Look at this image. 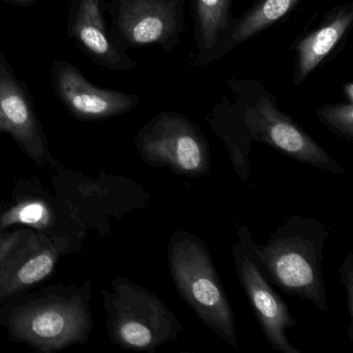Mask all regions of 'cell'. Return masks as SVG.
<instances>
[{
    "mask_svg": "<svg viewBox=\"0 0 353 353\" xmlns=\"http://www.w3.org/2000/svg\"><path fill=\"white\" fill-rule=\"evenodd\" d=\"M52 222L53 214L48 204L41 200H30L17 204L0 216V229L23 224L37 230H46Z\"/></svg>",
    "mask_w": 353,
    "mask_h": 353,
    "instance_id": "2e32d148",
    "label": "cell"
},
{
    "mask_svg": "<svg viewBox=\"0 0 353 353\" xmlns=\"http://www.w3.org/2000/svg\"><path fill=\"white\" fill-rule=\"evenodd\" d=\"M316 117L320 123L339 137L353 142V104L344 102L325 105L316 111Z\"/></svg>",
    "mask_w": 353,
    "mask_h": 353,
    "instance_id": "e0dca14e",
    "label": "cell"
},
{
    "mask_svg": "<svg viewBox=\"0 0 353 353\" xmlns=\"http://www.w3.org/2000/svg\"><path fill=\"white\" fill-rule=\"evenodd\" d=\"M10 328L18 340L44 352H53L84 340L88 314L75 297L36 301L14 312Z\"/></svg>",
    "mask_w": 353,
    "mask_h": 353,
    "instance_id": "ba28073f",
    "label": "cell"
},
{
    "mask_svg": "<svg viewBox=\"0 0 353 353\" xmlns=\"http://www.w3.org/2000/svg\"><path fill=\"white\" fill-rule=\"evenodd\" d=\"M185 0H112V39L123 47L159 46L171 51L181 44Z\"/></svg>",
    "mask_w": 353,
    "mask_h": 353,
    "instance_id": "52a82bcc",
    "label": "cell"
},
{
    "mask_svg": "<svg viewBox=\"0 0 353 353\" xmlns=\"http://www.w3.org/2000/svg\"><path fill=\"white\" fill-rule=\"evenodd\" d=\"M135 143L150 166L167 168L179 176L210 175L212 157L205 135L181 113H159L138 132Z\"/></svg>",
    "mask_w": 353,
    "mask_h": 353,
    "instance_id": "5b68a950",
    "label": "cell"
},
{
    "mask_svg": "<svg viewBox=\"0 0 353 353\" xmlns=\"http://www.w3.org/2000/svg\"><path fill=\"white\" fill-rule=\"evenodd\" d=\"M67 247L65 239L30 232L0 268V303L46 279Z\"/></svg>",
    "mask_w": 353,
    "mask_h": 353,
    "instance_id": "7c38bea8",
    "label": "cell"
},
{
    "mask_svg": "<svg viewBox=\"0 0 353 353\" xmlns=\"http://www.w3.org/2000/svg\"><path fill=\"white\" fill-rule=\"evenodd\" d=\"M109 330L113 341L131 350L152 352L179 340L181 320L156 294L123 278L113 282L106 293Z\"/></svg>",
    "mask_w": 353,
    "mask_h": 353,
    "instance_id": "277c9868",
    "label": "cell"
},
{
    "mask_svg": "<svg viewBox=\"0 0 353 353\" xmlns=\"http://www.w3.org/2000/svg\"><path fill=\"white\" fill-rule=\"evenodd\" d=\"M341 281L344 284L345 292H346L347 311H348L349 325L348 334L351 340H353V255L349 253L344 261L339 268Z\"/></svg>",
    "mask_w": 353,
    "mask_h": 353,
    "instance_id": "ac0fdd59",
    "label": "cell"
},
{
    "mask_svg": "<svg viewBox=\"0 0 353 353\" xmlns=\"http://www.w3.org/2000/svg\"><path fill=\"white\" fill-rule=\"evenodd\" d=\"M301 0H256V3L235 19L232 32L223 49V57L234 47L276 24L295 9Z\"/></svg>",
    "mask_w": 353,
    "mask_h": 353,
    "instance_id": "9a60e30c",
    "label": "cell"
},
{
    "mask_svg": "<svg viewBox=\"0 0 353 353\" xmlns=\"http://www.w3.org/2000/svg\"><path fill=\"white\" fill-rule=\"evenodd\" d=\"M6 1H7V3H12V5L26 7V6H30L32 5V3H36L37 0H6Z\"/></svg>",
    "mask_w": 353,
    "mask_h": 353,
    "instance_id": "44dd1931",
    "label": "cell"
},
{
    "mask_svg": "<svg viewBox=\"0 0 353 353\" xmlns=\"http://www.w3.org/2000/svg\"><path fill=\"white\" fill-rule=\"evenodd\" d=\"M330 228L314 218L293 214L268 241H252L254 255L270 280L290 296L330 313L322 264Z\"/></svg>",
    "mask_w": 353,
    "mask_h": 353,
    "instance_id": "7a4b0ae2",
    "label": "cell"
},
{
    "mask_svg": "<svg viewBox=\"0 0 353 353\" xmlns=\"http://www.w3.org/2000/svg\"><path fill=\"white\" fill-rule=\"evenodd\" d=\"M353 23V3L332 8L325 13L321 23L297 39L291 49L296 54L293 85L299 86L319 67L320 63L338 46Z\"/></svg>",
    "mask_w": 353,
    "mask_h": 353,
    "instance_id": "4fadbf2b",
    "label": "cell"
},
{
    "mask_svg": "<svg viewBox=\"0 0 353 353\" xmlns=\"http://www.w3.org/2000/svg\"><path fill=\"white\" fill-rule=\"evenodd\" d=\"M55 94L68 110L83 121L109 119L129 112L139 105L135 94L97 88L70 63L57 61L51 73Z\"/></svg>",
    "mask_w": 353,
    "mask_h": 353,
    "instance_id": "9c48e42d",
    "label": "cell"
},
{
    "mask_svg": "<svg viewBox=\"0 0 353 353\" xmlns=\"http://www.w3.org/2000/svg\"><path fill=\"white\" fill-rule=\"evenodd\" d=\"M168 268L177 292L194 313L219 338L239 348L234 314L203 241L175 231L168 245Z\"/></svg>",
    "mask_w": 353,
    "mask_h": 353,
    "instance_id": "3957f363",
    "label": "cell"
},
{
    "mask_svg": "<svg viewBox=\"0 0 353 353\" xmlns=\"http://www.w3.org/2000/svg\"><path fill=\"white\" fill-rule=\"evenodd\" d=\"M0 132L10 134L34 160L48 156L32 99L3 53H0Z\"/></svg>",
    "mask_w": 353,
    "mask_h": 353,
    "instance_id": "30bf717a",
    "label": "cell"
},
{
    "mask_svg": "<svg viewBox=\"0 0 353 353\" xmlns=\"http://www.w3.org/2000/svg\"><path fill=\"white\" fill-rule=\"evenodd\" d=\"M32 231L19 230L11 233L0 232V268L19 247L20 243Z\"/></svg>",
    "mask_w": 353,
    "mask_h": 353,
    "instance_id": "d6986e66",
    "label": "cell"
},
{
    "mask_svg": "<svg viewBox=\"0 0 353 353\" xmlns=\"http://www.w3.org/2000/svg\"><path fill=\"white\" fill-rule=\"evenodd\" d=\"M231 3L232 0H195L196 68L222 59L223 49L235 23Z\"/></svg>",
    "mask_w": 353,
    "mask_h": 353,
    "instance_id": "5bb4252c",
    "label": "cell"
},
{
    "mask_svg": "<svg viewBox=\"0 0 353 353\" xmlns=\"http://www.w3.org/2000/svg\"><path fill=\"white\" fill-rule=\"evenodd\" d=\"M68 36L100 67L113 71H133L138 61L130 57L109 34L102 0H73L68 20Z\"/></svg>",
    "mask_w": 353,
    "mask_h": 353,
    "instance_id": "8fae6325",
    "label": "cell"
},
{
    "mask_svg": "<svg viewBox=\"0 0 353 353\" xmlns=\"http://www.w3.org/2000/svg\"><path fill=\"white\" fill-rule=\"evenodd\" d=\"M236 239L232 243L237 278L251 303L268 346L281 353H301L293 346L286 330L296 325L288 305L274 290L270 279L254 255L252 241L254 237L249 228L235 223Z\"/></svg>",
    "mask_w": 353,
    "mask_h": 353,
    "instance_id": "8992f818",
    "label": "cell"
},
{
    "mask_svg": "<svg viewBox=\"0 0 353 353\" xmlns=\"http://www.w3.org/2000/svg\"><path fill=\"white\" fill-rule=\"evenodd\" d=\"M343 94H344L346 102L352 103L353 104V83L352 82H347L343 85Z\"/></svg>",
    "mask_w": 353,
    "mask_h": 353,
    "instance_id": "ffe728a7",
    "label": "cell"
},
{
    "mask_svg": "<svg viewBox=\"0 0 353 353\" xmlns=\"http://www.w3.org/2000/svg\"><path fill=\"white\" fill-rule=\"evenodd\" d=\"M227 88L233 99L223 98L206 115V121L224 143L241 181H249L253 142L266 144L301 164L344 174V168L279 108L276 97L263 83L232 78Z\"/></svg>",
    "mask_w": 353,
    "mask_h": 353,
    "instance_id": "6da1fadb",
    "label": "cell"
}]
</instances>
